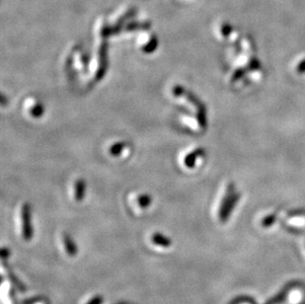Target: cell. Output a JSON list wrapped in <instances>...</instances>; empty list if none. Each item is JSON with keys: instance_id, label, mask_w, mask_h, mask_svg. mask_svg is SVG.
Masks as SVG:
<instances>
[{"instance_id": "1", "label": "cell", "mask_w": 305, "mask_h": 304, "mask_svg": "<svg viewBox=\"0 0 305 304\" xmlns=\"http://www.w3.org/2000/svg\"><path fill=\"white\" fill-rule=\"evenodd\" d=\"M23 231H24V235L26 239H30L31 234H32V230H31V226H30V217H29V212H28V208L27 206L23 209Z\"/></svg>"}, {"instance_id": "2", "label": "cell", "mask_w": 305, "mask_h": 304, "mask_svg": "<svg viewBox=\"0 0 305 304\" xmlns=\"http://www.w3.org/2000/svg\"><path fill=\"white\" fill-rule=\"evenodd\" d=\"M152 241H153L155 244L161 245V246H163V247H168V246L170 245V243H171L170 240H169L167 237L163 236V235L160 234V233L154 234V235L152 236Z\"/></svg>"}, {"instance_id": "3", "label": "cell", "mask_w": 305, "mask_h": 304, "mask_svg": "<svg viewBox=\"0 0 305 304\" xmlns=\"http://www.w3.org/2000/svg\"><path fill=\"white\" fill-rule=\"evenodd\" d=\"M64 243H65V245H66V251H67L68 255H70V256L75 255V253H76V248H75V245L73 244L72 240H71L69 237L66 236V237L64 238Z\"/></svg>"}, {"instance_id": "4", "label": "cell", "mask_w": 305, "mask_h": 304, "mask_svg": "<svg viewBox=\"0 0 305 304\" xmlns=\"http://www.w3.org/2000/svg\"><path fill=\"white\" fill-rule=\"evenodd\" d=\"M83 197V182L79 181L77 182V188H76V200L81 201Z\"/></svg>"}, {"instance_id": "5", "label": "cell", "mask_w": 305, "mask_h": 304, "mask_svg": "<svg viewBox=\"0 0 305 304\" xmlns=\"http://www.w3.org/2000/svg\"><path fill=\"white\" fill-rule=\"evenodd\" d=\"M101 303H102V299L100 297H95L87 304H101Z\"/></svg>"}]
</instances>
